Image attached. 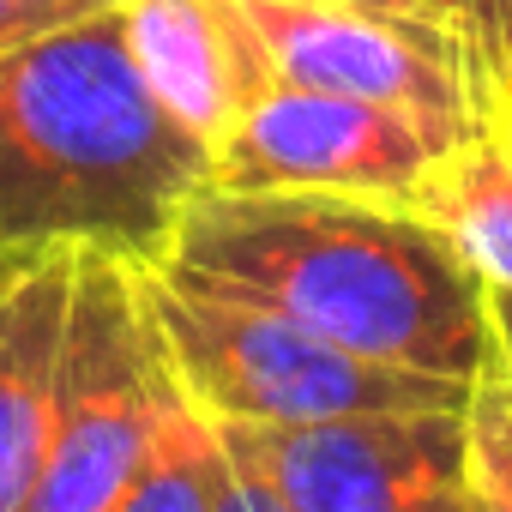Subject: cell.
Instances as JSON below:
<instances>
[{
  "label": "cell",
  "instance_id": "cell-1",
  "mask_svg": "<svg viewBox=\"0 0 512 512\" xmlns=\"http://www.w3.org/2000/svg\"><path fill=\"white\" fill-rule=\"evenodd\" d=\"M157 266L229 284L368 362L428 380L476 386L500 368L488 284L446 229L398 199L199 187Z\"/></svg>",
  "mask_w": 512,
  "mask_h": 512
},
{
  "label": "cell",
  "instance_id": "cell-2",
  "mask_svg": "<svg viewBox=\"0 0 512 512\" xmlns=\"http://www.w3.org/2000/svg\"><path fill=\"white\" fill-rule=\"evenodd\" d=\"M199 187L211 145L151 91L121 13L0 55V247L157 266Z\"/></svg>",
  "mask_w": 512,
  "mask_h": 512
},
{
  "label": "cell",
  "instance_id": "cell-3",
  "mask_svg": "<svg viewBox=\"0 0 512 512\" xmlns=\"http://www.w3.org/2000/svg\"><path fill=\"white\" fill-rule=\"evenodd\" d=\"M145 314L181 398L205 422L229 428H308L362 410L464 404L470 386L428 380L392 362H368L314 326L253 302L229 284L187 278L169 266H139Z\"/></svg>",
  "mask_w": 512,
  "mask_h": 512
},
{
  "label": "cell",
  "instance_id": "cell-4",
  "mask_svg": "<svg viewBox=\"0 0 512 512\" xmlns=\"http://www.w3.org/2000/svg\"><path fill=\"white\" fill-rule=\"evenodd\" d=\"M163 380L169 368L145 314L139 266L79 247L55 422L19 512H109L145 458Z\"/></svg>",
  "mask_w": 512,
  "mask_h": 512
},
{
  "label": "cell",
  "instance_id": "cell-5",
  "mask_svg": "<svg viewBox=\"0 0 512 512\" xmlns=\"http://www.w3.org/2000/svg\"><path fill=\"white\" fill-rule=\"evenodd\" d=\"M278 79L392 103L452 139L494 121L476 55L434 19L362 0H241Z\"/></svg>",
  "mask_w": 512,
  "mask_h": 512
},
{
  "label": "cell",
  "instance_id": "cell-6",
  "mask_svg": "<svg viewBox=\"0 0 512 512\" xmlns=\"http://www.w3.org/2000/svg\"><path fill=\"white\" fill-rule=\"evenodd\" d=\"M464 139L368 97L272 79L211 145V187L229 193H356L410 205L428 169Z\"/></svg>",
  "mask_w": 512,
  "mask_h": 512
},
{
  "label": "cell",
  "instance_id": "cell-7",
  "mask_svg": "<svg viewBox=\"0 0 512 512\" xmlns=\"http://www.w3.org/2000/svg\"><path fill=\"white\" fill-rule=\"evenodd\" d=\"M235 434L266 464L290 512H482L464 404L362 410L308 428Z\"/></svg>",
  "mask_w": 512,
  "mask_h": 512
},
{
  "label": "cell",
  "instance_id": "cell-8",
  "mask_svg": "<svg viewBox=\"0 0 512 512\" xmlns=\"http://www.w3.org/2000/svg\"><path fill=\"white\" fill-rule=\"evenodd\" d=\"M79 247H0V512H19L55 422Z\"/></svg>",
  "mask_w": 512,
  "mask_h": 512
},
{
  "label": "cell",
  "instance_id": "cell-9",
  "mask_svg": "<svg viewBox=\"0 0 512 512\" xmlns=\"http://www.w3.org/2000/svg\"><path fill=\"white\" fill-rule=\"evenodd\" d=\"M121 31L151 91L217 145L278 73L241 0H121Z\"/></svg>",
  "mask_w": 512,
  "mask_h": 512
},
{
  "label": "cell",
  "instance_id": "cell-10",
  "mask_svg": "<svg viewBox=\"0 0 512 512\" xmlns=\"http://www.w3.org/2000/svg\"><path fill=\"white\" fill-rule=\"evenodd\" d=\"M488 290H512V133L488 121L452 145L410 199Z\"/></svg>",
  "mask_w": 512,
  "mask_h": 512
},
{
  "label": "cell",
  "instance_id": "cell-11",
  "mask_svg": "<svg viewBox=\"0 0 512 512\" xmlns=\"http://www.w3.org/2000/svg\"><path fill=\"white\" fill-rule=\"evenodd\" d=\"M211 458H217V428L181 398V386L169 374L157 416H151L145 458L109 512H211Z\"/></svg>",
  "mask_w": 512,
  "mask_h": 512
},
{
  "label": "cell",
  "instance_id": "cell-12",
  "mask_svg": "<svg viewBox=\"0 0 512 512\" xmlns=\"http://www.w3.org/2000/svg\"><path fill=\"white\" fill-rule=\"evenodd\" d=\"M470 476L482 512H512V374H482L464 398Z\"/></svg>",
  "mask_w": 512,
  "mask_h": 512
},
{
  "label": "cell",
  "instance_id": "cell-13",
  "mask_svg": "<svg viewBox=\"0 0 512 512\" xmlns=\"http://www.w3.org/2000/svg\"><path fill=\"white\" fill-rule=\"evenodd\" d=\"M217 428V458H211V512H290V500L278 494V482L266 476V464L253 458V446L211 422Z\"/></svg>",
  "mask_w": 512,
  "mask_h": 512
},
{
  "label": "cell",
  "instance_id": "cell-14",
  "mask_svg": "<svg viewBox=\"0 0 512 512\" xmlns=\"http://www.w3.org/2000/svg\"><path fill=\"white\" fill-rule=\"evenodd\" d=\"M422 7L476 55V67H482V79H488L500 43L512 37V0H422ZM488 97H494V91H488Z\"/></svg>",
  "mask_w": 512,
  "mask_h": 512
},
{
  "label": "cell",
  "instance_id": "cell-15",
  "mask_svg": "<svg viewBox=\"0 0 512 512\" xmlns=\"http://www.w3.org/2000/svg\"><path fill=\"white\" fill-rule=\"evenodd\" d=\"M121 0H0V55L19 49V43H37L61 25H79V19H97V13H115Z\"/></svg>",
  "mask_w": 512,
  "mask_h": 512
},
{
  "label": "cell",
  "instance_id": "cell-16",
  "mask_svg": "<svg viewBox=\"0 0 512 512\" xmlns=\"http://www.w3.org/2000/svg\"><path fill=\"white\" fill-rule=\"evenodd\" d=\"M488 326H494L500 374H512V290H488Z\"/></svg>",
  "mask_w": 512,
  "mask_h": 512
},
{
  "label": "cell",
  "instance_id": "cell-17",
  "mask_svg": "<svg viewBox=\"0 0 512 512\" xmlns=\"http://www.w3.org/2000/svg\"><path fill=\"white\" fill-rule=\"evenodd\" d=\"M488 91H494V115H512V37L500 43L494 67H488Z\"/></svg>",
  "mask_w": 512,
  "mask_h": 512
},
{
  "label": "cell",
  "instance_id": "cell-18",
  "mask_svg": "<svg viewBox=\"0 0 512 512\" xmlns=\"http://www.w3.org/2000/svg\"><path fill=\"white\" fill-rule=\"evenodd\" d=\"M362 7H404V13H428L422 0H362Z\"/></svg>",
  "mask_w": 512,
  "mask_h": 512
},
{
  "label": "cell",
  "instance_id": "cell-19",
  "mask_svg": "<svg viewBox=\"0 0 512 512\" xmlns=\"http://www.w3.org/2000/svg\"><path fill=\"white\" fill-rule=\"evenodd\" d=\"M494 121H500V127H506V133H512V115H494Z\"/></svg>",
  "mask_w": 512,
  "mask_h": 512
}]
</instances>
